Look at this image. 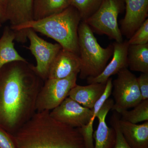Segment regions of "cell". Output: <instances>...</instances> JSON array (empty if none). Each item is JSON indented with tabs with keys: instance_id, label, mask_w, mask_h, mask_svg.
<instances>
[{
	"instance_id": "5",
	"label": "cell",
	"mask_w": 148,
	"mask_h": 148,
	"mask_svg": "<svg viewBox=\"0 0 148 148\" xmlns=\"http://www.w3.org/2000/svg\"><path fill=\"white\" fill-rule=\"evenodd\" d=\"M125 9L124 0H103L97 10L84 21L92 32L106 35L116 42H122L118 17Z\"/></svg>"
},
{
	"instance_id": "17",
	"label": "cell",
	"mask_w": 148,
	"mask_h": 148,
	"mask_svg": "<svg viewBox=\"0 0 148 148\" xmlns=\"http://www.w3.org/2000/svg\"><path fill=\"white\" fill-rule=\"evenodd\" d=\"M15 39L14 32L10 27H5L0 38V69L13 61H27L15 49L14 42Z\"/></svg>"
},
{
	"instance_id": "20",
	"label": "cell",
	"mask_w": 148,
	"mask_h": 148,
	"mask_svg": "<svg viewBox=\"0 0 148 148\" xmlns=\"http://www.w3.org/2000/svg\"><path fill=\"white\" fill-rule=\"evenodd\" d=\"M127 61L131 71L148 73V43L143 45H129Z\"/></svg>"
},
{
	"instance_id": "14",
	"label": "cell",
	"mask_w": 148,
	"mask_h": 148,
	"mask_svg": "<svg viewBox=\"0 0 148 148\" xmlns=\"http://www.w3.org/2000/svg\"><path fill=\"white\" fill-rule=\"evenodd\" d=\"M33 0H5L6 21L11 27L33 20Z\"/></svg>"
},
{
	"instance_id": "13",
	"label": "cell",
	"mask_w": 148,
	"mask_h": 148,
	"mask_svg": "<svg viewBox=\"0 0 148 148\" xmlns=\"http://www.w3.org/2000/svg\"><path fill=\"white\" fill-rule=\"evenodd\" d=\"M114 103L112 99L108 98L96 115L98 125L92 135L95 142L94 148H113L114 146L116 140L115 130L113 127H109L106 122V116L112 110Z\"/></svg>"
},
{
	"instance_id": "27",
	"label": "cell",
	"mask_w": 148,
	"mask_h": 148,
	"mask_svg": "<svg viewBox=\"0 0 148 148\" xmlns=\"http://www.w3.org/2000/svg\"><path fill=\"white\" fill-rule=\"evenodd\" d=\"M5 0H0V22H5Z\"/></svg>"
},
{
	"instance_id": "10",
	"label": "cell",
	"mask_w": 148,
	"mask_h": 148,
	"mask_svg": "<svg viewBox=\"0 0 148 148\" xmlns=\"http://www.w3.org/2000/svg\"><path fill=\"white\" fill-rule=\"evenodd\" d=\"M125 14L121 21L122 36L129 39L147 18L148 0H124Z\"/></svg>"
},
{
	"instance_id": "6",
	"label": "cell",
	"mask_w": 148,
	"mask_h": 148,
	"mask_svg": "<svg viewBox=\"0 0 148 148\" xmlns=\"http://www.w3.org/2000/svg\"><path fill=\"white\" fill-rule=\"evenodd\" d=\"M112 85L114 101L112 110L118 113L134 108L142 101L137 77L127 68L118 73Z\"/></svg>"
},
{
	"instance_id": "26",
	"label": "cell",
	"mask_w": 148,
	"mask_h": 148,
	"mask_svg": "<svg viewBox=\"0 0 148 148\" xmlns=\"http://www.w3.org/2000/svg\"><path fill=\"white\" fill-rule=\"evenodd\" d=\"M0 148H16L12 135L0 127Z\"/></svg>"
},
{
	"instance_id": "9",
	"label": "cell",
	"mask_w": 148,
	"mask_h": 148,
	"mask_svg": "<svg viewBox=\"0 0 148 148\" xmlns=\"http://www.w3.org/2000/svg\"><path fill=\"white\" fill-rule=\"evenodd\" d=\"M53 119L75 128H81L88 124L92 115L91 109L85 108L69 97L50 111Z\"/></svg>"
},
{
	"instance_id": "3",
	"label": "cell",
	"mask_w": 148,
	"mask_h": 148,
	"mask_svg": "<svg viewBox=\"0 0 148 148\" xmlns=\"http://www.w3.org/2000/svg\"><path fill=\"white\" fill-rule=\"evenodd\" d=\"M82 21L79 12L70 5L60 13L10 27L15 33V40L18 42H26V30L31 29L55 40L63 49L79 56L78 29Z\"/></svg>"
},
{
	"instance_id": "7",
	"label": "cell",
	"mask_w": 148,
	"mask_h": 148,
	"mask_svg": "<svg viewBox=\"0 0 148 148\" xmlns=\"http://www.w3.org/2000/svg\"><path fill=\"white\" fill-rule=\"evenodd\" d=\"M78 74L75 73L64 78L46 80L37 97L36 112L50 111L59 106L77 84Z\"/></svg>"
},
{
	"instance_id": "19",
	"label": "cell",
	"mask_w": 148,
	"mask_h": 148,
	"mask_svg": "<svg viewBox=\"0 0 148 148\" xmlns=\"http://www.w3.org/2000/svg\"><path fill=\"white\" fill-rule=\"evenodd\" d=\"M113 89L112 78H110L106 82V87L105 91L100 99L95 103L94 107L91 110L92 115L87 125L84 127L79 128L80 132L82 134L84 140L86 148H94L93 135V124L96 117V115L102 106L112 94Z\"/></svg>"
},
{
	"instance_id": "18",
	"label": "cell",
	"mask_w": 148,
	"mask_h": 148,
	"mask_svg": "<svg viewBox=\"0 0 148 148\" xmlns=\"http://www.w3.org/2000/svg\"><path fill=\"white\" fill-rule=\"evenodd\" d=\"M70 6L69 0H33V20L60 13Z\"/></svg>"
},
{
	"instance_id": "16",
	"label": "cell",
	"mask_w": 148,
	"mask_h": 148,
	"mask_svg": "<svg viewBox=\"0 0 148 148\" xmlns=\"http://www.w3.org/2000/svg\"><path fill=\"white\" fill-rule=\"evenodd\" d=\"M106 83H92L88 85H76L69 92V97L87 108L92 109L103 95Z\"/></svg>"
},
{
	"instance_id": "28",
	"label": "cell",
	"mask_w": 148,
	"mask_h": 148,
	"mask_svg": "<svg viewBox=\"0 0 148 148\" xmlns=\"http://www.w3.org/2000/svg\"><path fill=\"white\" fill-rule=\"evenodd\" d=\"M1 23L0 22V27H1Z\"/></svg>"
},
{
	"instance_id": "22",
	"label": "cell",
	"mask_w": 148,
	"mask_h": 148,
	"mask_svg": "<svg viewBox=\"0 0 148 148\" xmlns=\"http://www.w3.org/2000/svg\"><path fill=\"white\" fill-rule=\"evenodd\" d=\"M103 0H69L70 5L76 9L81 16L82 21H85L92 15L101 5Z\"/></svg>"
},
{
	"instance_id": "8",
	"label": "cell",
	"mask_w": 148,
	"mask_h": 148,
	"mask_svg": "<svg viewBox=\"0 0 148 148\" xmlns=\"http://www.w3.org/2000/svg\"><path fill=\"white\" fill-rule=\"evenodd\" d=\"M26 32L27 38L30 42L28 49L36 61L35 70L41 78L45 81L47 79L51 63L62 48L59 44L51 43L43 39L33 29H27Z\"/></svg>"
},
{
	"instance_id": "11",
	"label": "cell",
	"mask_w": 148,
	"mask_h": 148,
	"mask_svg": "<svg viewBox=\"0 0 148 148\" xmlns=\"http://www.w3.org/2000/svg\"><path fill=\"white\" fill-rule=\"evenodd\" d=\"M112 44L114 50L112 60L98 76L86 79L88 84L106 83L112 76L117 74L122 69L128 68L127 53L129 45L128 40H126L121 42L115 41Z\"/></svg>"
},
{
	"instance_id": "25",
	"label": "cell",
	"mask_w": 148,
	"mask_h": 148,
	"mask_svg": "<svg viewBox=\"0 0 148 148\" xmlns=\"http://www.w3.org/2000/svg\"><path fill=\"white\" fill-rule=\"evenodd\" d=\"M137 82L140 89L142 101L148 99V73H142L137 77Z\"/></svg>"
},
{
	"instance_id": "2",
	"label": "cell",
	"mask_w": 148,
	"mask_h": 148,
	"mask_svg": "<svg viewBox=\"0 0 148 148\" xmlns=\"http://www.w3.org/2000/svg\"><path fill=\"white\" fill-rule=\"evenodd\" d=\"M12 135L16 148H86L79 128L57 121L49 111L36 112Z\"/></svg>"
},
{
	"instance_id": "4",
	"label": "cell",
	"mask_w": 148,
	"mask_h": 148,
	"mask_svg": "<svg viewBox=\"0 0 148 148\" xmlns=\"http://www.w3.org/2000/svg\"><path fill=\"white\" fill-rule=\"evenodd\" d=\"M78 46L82 79L95 77L101 74L113 53V46L103 48L98 43L93 32L85 21H82L78 29Z\"/></svg>"
},
{
	"instance_id": "23",
	"label": "cell",
	"mask_w": 148,
	"mask_h": 148,
	"mask_svg": "<svg viewBox=\"0 0 148 148\" xmlns=\"http://www.w3.org/2000/svg\"><path fill=\"white\" fill-rule=\"evenodd\" d=\"M128 42L131 45H143L148 43V18L130 38Z\"/></svg>"
},
{
	"instance_id": "24",
	"label": "cell",
	"mask_w": 148,
	"mask_h": 148,
	"mask_svg": "<svg viewBox=\"0 0 148 148\" xmlns=\"http://www.w3.org/2000/svg\"><path fill=\"white\" fill-rule=\"evenodd\" d=\"M119 114L115 112L112 115L110 120L111 125L114 129L116 133V140L113 148H131L125 142L120 130Z\"/></svg>"
},
{
	"instance_id": "21",
	"label": "cell",
	"mask_w": 148,
	"mask_h": 148,
	"mask_svg": "<svg viewBox=\"0 0 148 148\" xmlns=\"http://www.w3.org/2000/svg\"><path fill=\"white\" fill-rule=\"evenodd\" d=\"M131 110L123 112L121 119L137 124L141 122L148 121V99L142 101Z\"/></svg>"
},
{
	"instance_id": "15",
	"label": "cell",
	"mask_w": 148,
	"mask_h": 148,
	"mask_svg": "<svg viewBox=\"0 0 148 148\" xmlns=\"http://www.w3.org/2000/svg\"><path fill=\"white\" fill-rule=\"evenodd\" d=\"M119 129L131 148H148V121L134 124L120 119Z\"/></svg>"
},
{
	"instance_id": "1",
	"label": "cell",
	"mask_w": 148,
	"mask_h": 148,
	"mask_svg": "<svg viewBox=\"0 0 148 148\" xmlns=\"http://www.w3.org/2000/svg\"><path fill=\"white\" fill-rule=\"evenodd\" d=\"M44 81L28 61L0 69V127L13 135L33 116Z\"/></svg>"
},
{
	"instance_id": "12",
	"label": "cell",
	"mask_w": 148,
	"mask_h": 148,
	"mask_svg": "<svg viewBox=\"0 0 148 148\" xmlns=\"http://www.w3.org/2000/svg\"><path fill=\"white\" fill-rule=\"evenodd\" d=\"M81 68L79 56L61 49L51 63L47 79H62L72 74H79Z\"/></svg>"
}]
</instances>
